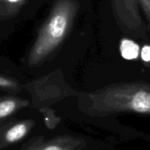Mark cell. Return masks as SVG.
Segmentation results:
<instances>
[{"label":"cell","instance_id":"6da1fadb","mask_svg":"<svg viewBox=\"0 0 150 150\" xmlns=\"http://www.w3.org/2000/svg\"><path fill=\"white\" fill-rule=\"evenodd\" d=\"M76 10L74 0H59L56 3L31 50L29 64H38L60 45L70 30Z\"/></svg>","mask_w":150,"mask_h":150},{"label":"cell","instance_id":"7a4b0ae2","mask_svg":"<svg viewBox=\"0 0 150 150\" xmlns=\"http://www.w3.org/2000/svg\"><path fill=\"white\" fill-rule=\"evenodd\" d=\"M100 111L150 114V86L127 84L110 88L90 97Z\"/></svg>","mask_w":150,"mask_h":150},{"label":"cell","instance_id":"3957f363","mask_svg":"<svg viewBox=\"0 0 150 150\" xmlns=\"http://www.w3.org/2000/svg\"><path fill=\"white\" fill-rule=\"evenodd\" d=\"M29 130L27 123L20 122L16 124L6 131L4 134V142L7 144H13L23 139Z\"/></svg>","mask_w":150,"mask_h":150},{"label":"cell","instance_id":"277c9868","mask_svg":"<svg viewBox=\"0 0 150 150\" xmlns=\"http://www.w3.org/2000/svg\"><path fill=\"white\" fill-rule=\"evenodd\" d=\"M140 48L134 41L129 39H123L120 44V52L122 57L125 59H135L139 55Z\"/></svg>","mask_w":150,"mask_h":150},{"label":"cell","instance_id":"5b68a950","mask_svg":"<svg viewBox=\"0 0 150 150\" xmlns=\"http://www.w3.org/2000/svg\"><path fill=\"white\" fill-rule=\"evenodd\" d=\"M19 106L18 101L13 98L0 100V120L13 114Z\"/></svg>","mask_w":150,"mask_h":150},{"label":"cell","instance_id":"8992f818","mask_svg":"<svg viewBox=\"0 0 150 150\" xmlns=\"http://www.w3.org/2000/svg\"><path fill=\"white\" fill-rule=\"evenodd\" d=\"M23 3V0H0V16L12 14Z\"/></svg>","mask_w":150,"mask_h":150},{"label":"cell","instance_id":"52a82bcc","mask_svg":"<svg viewBox=\"0 0 150 150\" xmlns=\"http://www.w3.org/2000/svg\"><path fill=\"white\" fill-rule=\"evenodd\" d=\"M139 1L141 2L142 7H144L145 0H139ZM114 2L118 7H125L131 13V14L134 16V17L139 18L136 0H114Z\"/></svg>","mask_w":150,"mask_h":150},{"label":"cell","instance_id":"ba28073f","mask_svg":"<svg viewBox=\"0 0 150 150\" xmlns=\"http://www.w3.org/2000/svg\"><path fill=\"white\" fill-rule=\"evenodd\" d=\"M16 83L11 79L4 76H0V87L7 88V89H14Z\"/></svg>","mask_w":150,"mask_h":150},{"label":"cell","instance_id":"9c48e42d","mask_svg":"<svg viewBox=\"0 0 150 150\" xmlns=\"http://www.w3.org/2000/svg\"><path fill=\"white\" fill-rule=\"evenodd\" d=\"M142 58L144 61L150 62V46L149 45H145L142 48Z\"/></svg>","mask_w":150,"mask_h":150},{"label":"cell","instance_id":"30bf717a","mask_svg":"<svg viewBox=\"0 0 150 150\" xmlns=\"http://www.w3.org/2000/svg\"><path fill=\"white\" fill-rule=\"evenodd\" d=\"M144 9L145 12L147 13L148 16L150 17V0H145L144 5Z\"/></svg>","mask_w":150,"mask_h":150},{"label":"cell","instance_id":"8fae6325","mask_svg":"<svg viewBox=\"0 0 150 150\" xmlns=\"http://www.w3.org/2000/svg\"><path fill=\"white\" fill-rule=\"evenodd\" d=\"M42 150H64L62 148L59 147L58 146H56V145H51V146H46L45 148H44Z\"/></svg>","mask_w":150,"mask_h":150}]
</instances>
